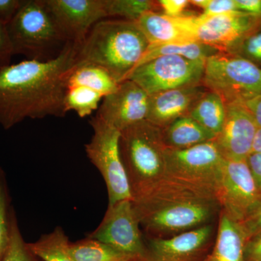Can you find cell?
Wrapping results in <instances>:
<instances>
[{"mask_svg": "<svg viewBox=\"0 0 261 261\" xmlns=\"http://www.w3.org/2000/svg\"><path fill=\"white\" fill-rule=\"evenodd\" d=\"M13 56L7 25L0 23V69L10 65Z\"/></svg>", "mask_w": 261, "mask_h": 261, "instance_id": "cell-33", "label": "cell"}, {"mask_svg": "<svg viewBox=\"0 0 261 261\" xmlns=\"http://www.w3.org/2000/svg\"><path fill=\"white\" fill-rule=\"evenodd\" d=\"M119 84L108 70L99 65L76 63L70 70L66 87L83 86L96 91L105 97L114 92Z\"/></svg>", "mask_w": 261, "mask_h": 261, "instance_id": "cell-21", "label": "cell"}, {"mask_svg": "<svg viewBox=\"0 0 261 261\" xmlns=\"http://www.w3.org/2000/svg\"><path fill=\"white\" fill-rule=\"evenodd\" d=\"M257 128L245 103H228L224 125L214 142L224 159L245 161L252 152Z\"/></svg>", "mask_w": 261, "mask_h": 261, "instance_id": "cell-15", "label": "cell"}, {"mask_svg": "<svg viewBox=\"0 0 261 261\" xmlns=\"http://www.w3.org/2000/svg\"><path fill=\"white\" fill-rule=\"evenodd\" d=\"M228 53L241 57L261 69V24Z\"/></svg>", "mask_w": 261, "mask_h": 261, "instance_id": "cell-29", "label": "cell"}, {"mask_svg": "<svg viewBox=\"0 0 261 261\" xmlns=\"http://www.w3.org/2000/svg\"><path fill=\"white\" fill-rule=\"evenodd\" d=\"M148 47L136 22L104 19L92 27L81 45L77 63L99 65L121 83L128 79Z\"/></svg>", "mask_w": 261, "mask_h": 261, "instance_id": "cell-3", "label": "cell"}, {"mask_svg": "<svg viewBox=\"0 0 261 261\" xmlns=\"http://www.w3.org/2000/svg\"><path fill=\"white\" fill-rule=\"evenodd\" d=\"M3 261H43L33 253L28 245L24 241L19 229L15 215L12 224L11 240L9 248Z\"/></svg>", "mask_w": 261, "mask_h": 261, "instance_id": "cell-30", "label": "cell"}, {"mask_svg": "<svg viewBox=\"0 0 261 261\" xmlns=\"http://www.w3.org/2000/svg\"><path fill=\"white\" fill-rule=\"evenodd\" d=\"M188 116L216 137L224 125L226 103L217 94L207 90L197 99Z\"/></svg>", "mask_w": 261, "mask_h": 261, "instance_id": "cell-23", "label": "cell"}, {"mask_svg": "<svg viewBox=\"0 0 261 261\" xmlns=\"http://www.w3.org/2000/svg\"><path fill=\"white\" fill-rule=\"evenodd\" d=\"M140 225L132 200H121L108 205L102 222L88 238L140 261L145 255L146 244Z\"/></svg>", "mask_w": 261, "mask_h": 261, "instance_id": "cell-11", "label": "cell"}, {"mask_svg": "<svg viewBox=\"0 0 261 261\" xmlns=\"http://www.w3.org/2000/svg\"><path fill=\"white\" fill-rule=\"evenodd\" d=\"M69 239L61 226L42 235L35 243H27L33 253L43 261H75L70 252Z\"/></svg>", "mask_w": 261, "mask_h": 261, "instance_id": "cell-24", "label": "cell"}, {"mask_svg": "<svg viewBox=\"0 0 261 261\" xmlns=\"http://www.w3.org/2000/svg\"><path fill=\"white\" fill-rule=\"evenodd\" d=\"M252 152H257L261 154V128L258 127L255 140H254L253 147H252Z\"/></svg>", "mask_w": 261, "mask_h": 261, "instance_id": "cell-40", "label": "cell"}, {"mask_svg": "<svg viewBox=\"0 0 261 261\" xmlns=\"http://www.w3.org/2000/svg\"><path fill=\"white\" fill-rule=\"evenodd\" d=\"M105 10L108 17H118L122 20L136 22L144 13L156 11L158 2L149 0H104Z\"/></svg>", "mask_w": 261, "mask_h": 261, "instance_id": "cell-27", "label": "cell"}, {"mask_svg": "<svg viewBox=\"0 0 261 261\" xmlns=\"http://www.w3.org/2000/svg\"><path fill=\"white\" fill-rule=\"evenodd\" d=\"M219 53L217 49L199 41L149 45L136 68L161 56H177L192 61L205 62L206 60Z\"/></svg>", "mask_w": 261, "mask_h": 261, "instance_id": "cell-22", "label": "cell"}, {"mask_svg": "<svg viewBox=\"0 0 261 261\" xmlns=\"http://www.w3.org/2000/svg\"><path fill=\"white\" fill-rule=\"evenodd\" d=\"M23 0H0V23L8 25L14 18Z\"/></svg>", "mask_w": 261, "mask_h": 261, "instance_id": "cell-34", "label": "cell"}, {"mask_svg": "<svg viewBox=\"0 0 261 261\" xmlns=\"http://www.w3.org/2000/svg\"><path fill=\"white\" fill-rule=\"evenodd\" d=\"M190 4L203 10L199 15L200 18H207L228 12L238 11L234 0H192Z\"/></svg>", "mask_w": 261, "mask_h": 261, "instance_id": "cell-31", "label": "cell"}, {"mask_svg": "<svg viewBox=\"0 0 261 261\" xmlns=\"http://www.w3.org/2000/svg\"><path fill=\"white\" fill-rule=\"evenodd\" d=\"M207 89L202 84L170 89L149 95L146 120L164 128L181 117L188 116L195 103Z\"/></svg>", "mask_w": 261, "mask_h": 261, "instance_id": "cell-18", "label": "cell"}, {"mask_svg": "<svg viewBox=\"0 0 261 261\" xmlns=\"http://www.w3.org/2000/svg\"><path fill=\"white\" fill-rule=\"evenodd\" d=\"M244 103L252 113L257 126L261 128V95L249 99Z\"/></svg>", "mask_w": 261, "mask_h": 261, "instance_id": "cell-39", "label": "cell"}, {"mask_svg": "<svg viewBox=\"0 0 261 261\" xmlns=\"http://www.w3.org/2000/svg\"><path fill=\"white\" fill-rule=\"evenodd\" d=\"M69 249L75 261H137L132 255L89 238L70 243Z\"/></svg>", "mask_w": 261, "mask_h": 261, "instance_id": "cell-25", "label": "cell"}, {"mask_svg": "<svg viewBox=\"0 0 261 261\" xmlns=\"http://www.w3.org/2000/svg\"><path fill=\"white\" fill-rule=\"evenodd\" d=\"M197 17L192 15L169 16L157 11L144 13L136 21L149 45L197 41Z\"/></svg>", "mask_w": 261, "mask_h": 261, "instance_id": "cell-17", "label": "cell"}, {"mask_svg": "<svg viewBox=\"0 0 261 261\" xmlns=\"http://www.w3.org/2000/svg\"><path fill=\"white\" fill-rule=\"evenodd\" d=\"M103 98L102 94L83 86L67 87L65 110L67 113L75 111L80 118H85L98 110L99 102Z\"/></svg>", "mask_w": 261, "mask_h": 261, "instance_id": "cell-26", "label": "cell"}, {"mask_svg": "<svg viewBox=\"0 0 261 261\" xmlns=\"http://www.w3.org/2000/svg\"><path fill=\"white\" fill-rule=\"evenodd\" d=\"M162 134L165 145L173 149L190 148L214 141L216 137L190 116L172 122L162 128Z\"/></svg>", "mask_w": 261, "mask_h": 261, "instance_id": "cell-20", "label": "cell"}, {"mask_svg": "<svg viewBox=\"0 0 261 261\" xmlns=\"http://www.w3.org/2000/svg\"><path fill=\"white\" fill-rule=\"evenodd\" d=\"M216 199L224 214L238 223L259 205L261 194L246 160L224 159Z\"/></svg>", "mask_w": 261, "mask_h": 261, "instance_id": "cell-10", "label": "cell"}, {"mask_svg": "<svg viewBox=\"0 0 261 261\" xmlns=\"http://www.w3.org/2000/svg\"><path fill=\"white\" fill-rule=\"evenodd\" d=\"M67 42L81 47L92 27L108 18L104 0H44Z\"/></svg>", "mask_w": 261, "mask_h": 261, "instance_id": "cell-12", "label": "cell"}, {"mask_svg": "<svg viewBox=\"0 0 261 261\" xmlns=\"http://www.w3.org/2000/svg\"><path fill=\"white\" fill-rule=\"evenodd\" d=\"M205 62L177 56H161L136 68L127 80L133 81L149 95L201 84Z\"/></svg>", "mask_w": 261, "mask_h": 261, "instance_id": "cell-9", "label": "cell"}, {"mask_svg": "<svg viewBox=\"0 0 261 261\" xmlns=\"http://www.w3.org/2000/svg\"><path fill=\"white\" fill-rule=\"evenodd\" d=\"M245 261H261V234L247 240L245 247Z\"/></svg>", "mask_w": 261, "mask_h": 261, "instance_id": "cell-36", "label": "cell"}, {"mask_svg": "<svg viewBox=\"0 0 261 261\" xmlns=\"http://www.w3.org/2000/svg\"><path fill=\"white\" fill-rule=\"evenodd\" d=\"M246 237L239 223L223 214L214 249L205 261H245Z\"/></svg>", "mask_w": 261, "mask_h": 261, "instance_id": "cell-19", "label": "cell"}, {"mask_svg": "<svg viewBox=\"0 0 261 261\" xmlns=\"http://www.w3.org/2000/svg\"><path fill=\"white\" fill-rule=\"evenodd\" d=\"M224 161L214 140L187 149L166 148L164 178L216 198Z\"/></svg>", "mask_w": 261, "mask_h": 261, "instance_id": "cell-6", "label": "cell"}, {"mask_svg": "<svg viewBox=\"0 0 261 261\" xmlns=\"http://www.w3.org/2000/svg\"><path fill=\"white\" fill-rule=\"evenodd\" d=\"M141 226L149 233H182L203 226L220 207L214 195L163 178L133 200Z\"/></svg>", "mask_w": 261, "mask_h": 261, "instance_id": "cell-2", "label": "cell"}, {"mask_svg": "<svg viewBox=\"0 0 261 261\" xmlns=\"http://www.w3.org/2000/svg\"><path fill=\"white\" fill-rule=\"evenodd\" d=\"M149 97L133 81H123L114 92L103 98L95 116L121 132L146 120Z\"/></svg>", "mask_w": 261, "mask_h": 261, "instance_id": "cell-14", "label": "cell"}, {"mask_svg": "<svg viewBox=\"0 0 261 261\" xmlns=\"http://www.w3.org/2000/svg\"><path fill=\"white\" fill-rule=\"evenodd\" d=\"M239 224L243 228L247 241L261 234V202L246 219Z\"/></svg>", "mask_w": 261, "mask_h": 261, "instance_id": "cell-32", "label": "cell"}, {"mask_svg": "<svg viewBox=\"0 0 261 261\" xmlns=\"http://www.w3.org/2000/svg\"><path fill=\"white\" fill-rule=\"evenodd\" d=\"M237 10L261 16V0H234Z\"/></svg>", "mask_w": 261, "mask_h": 261, "instance_id": "cell-38", "label": "cell"}, {"mask_svg": "<svg viewBox=\"0 0 261 261\" xmlns=\"http://www.w3.org/2000/svg\"><path fill=\"white\" fill-rule=\"evenodd\" d=\"M119 146L133 200L164 178L167 147L162 128L147 120L139 122L122 130Z\"/></svg>", "mask_w": 261, "mask_h": 261, "instance_id": "cell-4", "label": "cell"}, {"mask_svg": "<svg viewBox=\"0 0 261 261\" xmlns=\"http://www.w3.org/2000/svg\"><path fill=\"white\" fill-rule=\"evenodd\" d=\"M79 47L68 42L56 58L27 60L0 69V125L9 129L27 119L63 118L67 80Z\"/></svg>", "mask_w": 261, "mask_h": 261, "instance_id": "cell-1", "label": "cell"}, {"mask_svg": "<svg viewBox=\"0 0 261 261\" xmlns=\"http://www.w3.org/2000/svg\"><path fill=\"white\" fill-rule=\"evenodd\" d=\"M201 84L226 104L261 95V69L241 57L219 53L206 60Z\"/></svg>", "mask_w": 261, "mask_h": 261, "instance_id": "cell-7", "label": "cell"}, {"mask_svg": "<svg viewBox=\"0 0 261 261\" xmlns=\"http://www.w3.org/2000/svg\"><path fill=\"white\" fill-rule=\"evenodd\" d=\"M15 212L10 205V197L4 171L0 167V261L9 248L12 224Z\"/></svg>", "mask_w": 261, "mask_h": 261, "instance_id": "cell-28", "label": "cell"}, {"mask_svg": "<svg viewBox=\"0 0 261 261\" xmlns=\"http://www.w3.org/2000/svg\"><path fill=\"white\" fill-rule=\"evenodd\" d=\"M89 123L94 133L90 142L85 145L86 153L106 182L108 205L121 200H132L129 183L120 152L121 132L97 116L93 117Z\"/></svg>", "mask_w": 261, "mask_h": 261, "instance_id": "cell-8", "label": "cell"}, {"mask_svg": "<svg viewBox=\"0 0 261 261\" xmlns=\"http://www.w3.org/2000/svg\"><path fill=\"white\" fill-rule=\"evenodd\" d=\"M213 227L207 224L172 238H153L140 261H205Z\"/></svg>", "mask_w": 261, "mask_h": 261, "instance_id": "cell-16", "label": "cell"}, {"mask_svg": "<svg viewBox=\"0 0 261 261\" xmlns=\"http://www.w3.org/2000/svg\"><path fill=\"white\" fill-rule=\"evenodd\" d=\"M158 3L160 8L164 11V14L173 17L183 15L185 9L190 4L187 0H161Z\"/></svg>", "mask_w": 261, "mask_h": 261, "instance_id": "cell-35", "label": "cell"}, {"mask_svg": "<svg viewBox=\"0 0 261 261\" xmlns=\"http://www.w3.org/2000/svg\"><path fill=\"white\" fill-rule=\"evenodd\" d=\"M257 189L261 194V154L252 152L246 160Z\"/></svg>", "mask_w": 261, "mask_h": 261, "instance_id": "cell-37", "label": "cell"}, {"mask_svg": "<svg viewBox=\"0 0 261 261\" xmlns=\"http://www.w3.org/2000/svg\"><path fill=\"white\" fill-rule=\"evenodd\" d=\"M196 39L220 53H228L261 24V16L231 11L210 17H197Z\"/></svg>", "mask_w": 261, "mask_h": 261, "instance_id": "cell-13", "label": "cell"}, {"mask_svg": "<svg viewBox=\"0 0 261 261\" xmlns=\"http://www.w3.org/2000/svg\"><path fill=\"white\" fill-rule=\"evenodd\" d=\"M13 55L46 61L56 58L67 42L44 0H23L7 25Z\"/></svg>", "mask_w": 261, "mask_h": 261, "instance_id": "cell-5", "label": "cell"}]
</instances>
